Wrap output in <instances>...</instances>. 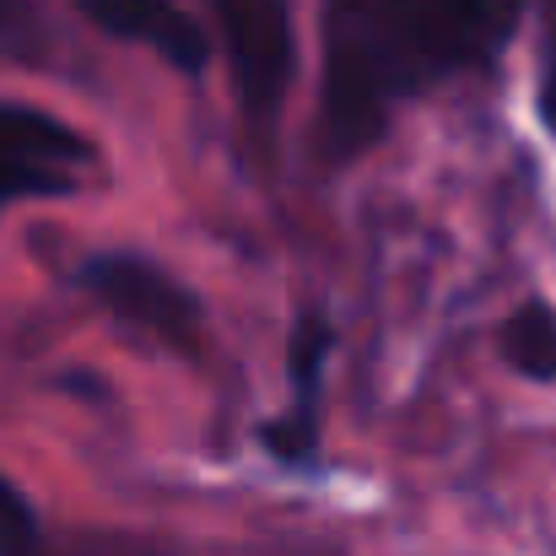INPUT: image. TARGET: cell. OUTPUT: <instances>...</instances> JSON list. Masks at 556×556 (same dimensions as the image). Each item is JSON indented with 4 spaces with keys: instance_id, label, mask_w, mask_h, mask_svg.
I'll return each instance as SVG.
<instances>
[{
    "instance_id": "obj_1",
    "label": "cell",
    "mask_w": 556,
    "mask_h": 556,
    "mask_svg": "<svg viewBox=\"0 0 556 556\" xmlns=\"http://www.w3.org/2000/svg\"><path fill=\"white\" fill-rule=\"evenodd\" d=\"M492 43V0H330L319 141L357 157L389 125V109Z\"/></svg>"
},
{
    "instance_id": "obj_2",
    "label": "cell",
    "mask_w": 556,
    "mask_h": 556,
    "mask_svg": "<svg viewBox=\"0 0 556 556\" xmlns=\"http://www.w3.org/2000/svg\"><path fill=\"white\" fill-rule=\"evenodd\" d=\"M249 119H270L292 81V0H211Z\"/></svg>"
},
{
    "instance_id": "obj_3",
    "label": "cell",
    "mask_w": 556,
    "mask_h": 556,
    "mask_svg": "<svg viewBox=\"0 0 556 556\" xmlns=\"http://www.w3.org/2000/svg\"><path fill=\"white\" fill-rule=\"evenodd\" d=\"M87 292L125 325L168 341V346H194L200 336V303L185 281H174L168 270H157L152 260H136V254H98L87 260L81 270Z\"/></svg>"
},
{
    "instance_id": "obj_4",
    "label": "cell",
    "mask_w": 556,
    "mask_h": 556,
    "mask_svg": "<svg viewBox=\"0 0 556 556\" xmlns=\"http://www.w3.org/2000/svg\"><path fill=\"white\" fill-rule=\"evenodd\" d=\"M87 157L92 152L71 125H60L27 103H0V205L27 200V194L76 189Z\"/></svg>"
},
{
    "instance_id": "obj_5",
    "label": "cell",
    "mask_w": 556,
    "mask_h": 556,
    "mask_svg": "<svg viewBox=\"0 0 556 556\" xmlns=\"http://www.w3.org/2000/svg\"><path fill=\"white\" fill-rule=\"evenodd\" d=\"M103 33L147 43L152 54H163L179 71H200L205 65V33L189 22L174 0H76Z\"/></svg>"
},
{
    "instance_id": "obj_6",
    "label": "cell",
    "mask_w": 556,
    "mask_h": 556,
    "mask_svg": "<svg viewBox=\"0 0 556 556\" xmlns=\"http://www.w3.org/2000/svg\"><path fill=\"white\" fill-rule=\"evenodd\" d=\"M503 357L525 378H556V314L546 303H525L503 330Z\"/></svg>"
},
{
    "instance_id": "obj_7",
    "label": "cell",
    "mask_w": 556,
    "mask_h": 556,
    "mask_svg": "<svg viewBox=\"0 0 556 556\" xmlns=\"http://www.w3.org/2000/svg\"><path fill=\"white\" fill-rule=\"evenodd\" d=\"M0 556H33V508L0 476Z\"/></svg>"
},
{
    "instance_id": "obj_8",
    "label": "cell",
    "mask_w": 556,
    "mask_h": 556,
    "mask_svg": "<svg viewBox=\"0 0 556 556\" xmlns=\"http://www.w3.org/2000/svg\"><path fill=\"white\" fill-rule=\"evenodd\" d=\"M541 119L556 130V22L546 33V60H541Z\"/></svg>"
}]
</instances>
